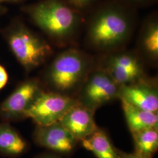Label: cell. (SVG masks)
<instances>
[{
    "label": "cell",
    "instance_id": "obj_21",
    "mask_svg": "<svg viewBox=\"0 0 158 158\" xmlns=\"http://www.w3.org/2000/svg\"><path fill=\"white\" fill-rule=\"evenodd\" d=\"M27 0H0V4H19Z\"/></svg>",
    "mask_w": 158,
    "mask_h": 158
},
{
    "label": "cell",
    "instance_id": "obj_11",
    "mask_svg": "<svg viewBox=\"0 0 158 158\" xmlns=\"http://www.w3.org/2000/svg\"><path fill=\"white\" fill-rule=\"evenodd\" d=\"M94 111L78 102L68 110L59 123L77 141H81L98 129L94 120Z\"/></svg>",
    "mask_w": 158,
    "mask_h": 158
},
{
    "label": "cell",
    "instance_id": "obj_4",
    "mask_svg": "<svg viewBox=\"0 0 158 158\" xmlns=\"http://www.w3.org/2000/svg\"><path fill=\"white\" fill-rule=\"evenodd\" d=\"M1 34L12 55L27 73L44 64L53 53L49 42L19 18L13 19Z\"/></svg>",
    "mask_w": 158,
    "mask_h": 158
},
{
    "label": "cell",
    "instance_id": "obj_16",
    "mask_svg": "<svg viewBox=\"0 0 158 158\" xmlns=\"http://www.w3.org/2000/svg\"><path fill=\"white\" fill-rule=\"evenodd\" d=\"M158 128L132 132L135 153L145 158H152L158 149Z\"/></svg>",
    "mask_w": 158,
    "mask_h": 158
},
{
    "label": "cell",
    "instance_id": "obj_19",
    "mask_svg": "<svg viewBox=\"0 0 158 158\" xmlns=\"http://www.w3.org/2000/svg\"><path fill=\"white\" fill-rule=\"evenodd\" d=\"M119 1L134 7L135 6L147 5L152 2L154 0H119Z\"/></svg>",
    "mask_w": 158,
    "mask_h": 158
},
{
    "label": "cell",
    "instance_id": "obj_14",
    "mask_svg": "<svg viewBox=\"0 0 158 158\" xmlns=\"http://www.w3.org/2000/svg\"><path fill=\"white\" fill-rule=\"evenodd\" d=\"M128 126L132 132L141 130L158 128V113L146 111L121 100Z\"/></svg>",
    "mask_w": 158,
    "mask_h": 158
},
{
    "label": "cell",
    "instance_id": "obj_8",
    "mask_svg": "<svg viewBox=\"0 0 158 158\" xmlns=\"http://www.w3.org/2000/svg\"><path fill=\"white\" fill-rule=\"evenodd\" d=\"M43 90L40 79L24 80L0 104V118L10 123L25 119V113Z\"/></svg>",
    "mask_w": 158,
    "mask_h": 158
},
{
    "label": "cell",
    "instance_id": "obj_2",
    "mask_svg": "<svg viewBox=\"0 0 158 158\" xmlns=\"http://www.w3.org/2000/svg\"><path fill=\"white\" fill-rule=\"evenodd\" d=\"M24 12L32 22L55 45H68L83 23L81 11L67 0H40L25 6Z\"/></svg>",
    "mask_w": 158,
    "mask_h": 158
},
{
    "label": "cell",
    "instance_id": "obj_22",
    "mask_svg": "<svg viewBox=\"0 0 158 158\" xmlns=\"http://www.w3.org/2000/svg\"><path fill=\"white\" fill-rule=\"evenodd\" d=\"M60 158L58 157L56 155L51 154V153H45V154H42L39 155L37 158Z\"/></svg>",
    "mask_w": 158,
    "mask_h": 158
},
{
    "label": "cell",
    "instance_id": "obj_12",
    "mask_svg": "<svg viewBox=\"0 0 158 158\" xmlns=\"http://www.w3.org/2000/svg\"><path fill=\"white\" fill-rule=\"evenodd\" d=\"M135 51L146 65L158 63V17L156 13L144 19L137 38Z\"/></svg>",
    "mask_w": 158,
    "mask_h": 158
},
{
    "label": "cell",
    "instance_id": "obj_13",
    "mask_svg": "<svg viewBox=\"0 0 158 158\" xmlns=\"http://www.w3.org/2000/svg\"><path fill=\"white\" fill-rule=\"evenodd\" d=\"M28 148L27 142L10 123H0V155L17 158L25 152Z\"/></svg>",
    "mask_w": 158,
    "mask_h": 158
},
{
    "label": "cell",
    "instance_id": "obj_23",
    "mask_svg": "<svg viewBox=\"0 0 158 158\" xmlns=\"http://www.w3.org/2000/svg\"><path fill=\"white\" fill-rule=\"evenodd\" d=\"M8 12V9L5 6L2 4H0V17L4 15Z\"/></svg>",
    "mask_w": 158,
    "mask_h": 158
},
{
    "label": "cell",
    "instance_id": "obj_7",
    "mask_svg": "<svg viewBox=\"0 0 158 158\" xmlns=\"http://www.w3.org/2000/svg\"><path fill=\"white\" fill-rule=\"evenodd\" d=\"M145 63L134 51L123 49L106 53L98 66L105 69L120 86L147 77Z\"/></svg>",
    "mask_w": 158,
    "mask_h": 158
},
{
    "label": "cell",
    "instance_id": "obj_18",
    "mask_svg": "<svg viewBox=\"0 0 158 158\" xmlns=\"http://www.w3.org/2000/svg\"><path fill=\"white\" fill-rule=\"evenodd\" d=\"M8 79L9 76L6 68L0 64V91L6 87Z\"/></svg>",
    "mask_w": 158,
    "mask_h": 158
},
{
    "label": "cell",
    "instance_id": "obj_5",
    "mask_svg": "<svg viewBox=\"0 0 158 158\" xmlns=\"http://www.w3.org/2000/svg\"><path fill=\"white\" fill-rule=\"evenodd\" d=\"M120 87L105 69L96 66L89 74L76 98L81 104L96 111L98 108L119 99Z\"/></svg>",
    "mask_w": 158,
    "mask_h": 158
},
{
    "label": "cell",
    "instance_id": "obj_15",
    "mask_svg": "<svg viewBox=\"0 0 158 158\" xmlns=\"http://www.w3.org/2000/svg\"><path fill=\"white\" fill-rule=\"evenodd\" d=\"M81 142L85 149L93 153L97 158H121L119 151L113 146L107 135L99 128Z\"/></svg>",
    "mask_w": 158,
    "mask_h": 158
},
{
    "label": "cell",
    "instance_id": "obj_1",
    "mask_svg": "<svg viewBox=\"0 0 158 158\" xmlns=\"http://www.w3.org/2000/svg\"><path fill=\"white\" fill-rule=\"evenodd\" d=\"M132 7L111 0L96 8L89 18L85 33L91 50L106 54L125 49L135 27Z\"/></svg>",
    "mask_w": 158,
    "mask_h": 158
},
{
    "label": "cell",
    "instance_id": "obj_17",
    "mask_svg": "<svg viewBox=\"0 0 158 158\" xmlns=\"http://www.w3.org/2000/svg\"><path fill=\"white\" fill-rule=\"evenodd\" d=\"M69 4L81 11L89 7H90L96 0H67Z\"/></svg>",
    "mask_w": 158,
    "mask_h": 158
},
{
    "label": "cell",
    "instance_id": "obj_6",
    "mask_svg": "<svg viewBox=\"0 0 158 158\" xmlns=\"http://www.w3.org/2000/svg\"><path fill=\"white\" fill-rule=\"evenodd\" d=\"M78 102L74 97L44 90L29 108L25 114V119H31L37 126L58 123Z\"/></svg>",
    "mask_w": 158,
    "mask_h": 158
},
{
    "label": "cell",
    "instance_id": "obj_3",
    "mask_svg": "<svg viewBox=\"0 0 158 158\" xmlns=\"http://www.w3.org/2000/svg\"><path fill=\"white\" fill-rule=\"evenodd\" d=\"M96 66L95 60L90 55L79 49L68 48L57 55L48 66L44 82L49 90L74 97Z\"/></svg>",
    "mask_w": 158,
    "mask_h": 158
},
{
    "label": "cell",
    "instance_id": "obj_20",
    "mask_svg": "<svg viewBox=\"0 0 158 158\" xmlns=\"http://www.w3.org/2000/svg\"><path fill=\"white\" fill-rule=\"evenodd\" d=\"M119 153L121 158H145L138 155L135 153H129L123 152L121 151H119Z\"/></svg>",
    "mask_w": 158,
    "mask_h": 158
},
{
    "label": "cell",
    "instance_id": "obj_10",
    "mask_svg": "<svg viewBox=\"0 0 158 158\" xmlns=\"http://www.w3.org/2000/svg\"><path fill=\"white\" fill-rule=\"evenodd\" d=\"M33 138L35 142L40 147L60 153L72 152L77 142L59 122L37 126Z\"/></svg>",
    "mask_w": 158,
    "mask_h": 158
},
{
    "label": "cell",
    "instance_id": "obj_9",
    "mask_svg": "<svg viewBox=\"0 0 158 158\" xmlns=\"http://www.w3.org/2000/svg\"><path fill=\"white\" fill-rule=\"evenodd\" d=\"M119 99L142 110L158 113V89L155 79L146 77L120 87Z\"/></svg>",
    "mask_w": 158,
    "mask_h": 158
}]
</instances>
